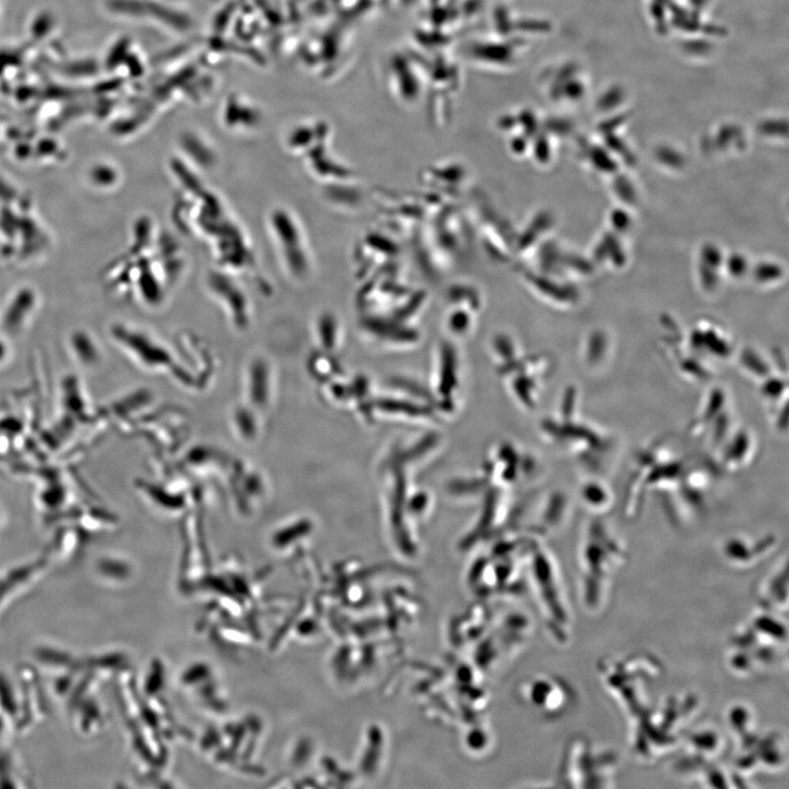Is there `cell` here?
<instances>
[{
  "label": "cell",
  "mask_w": 789,
  "mask_h": 789,
  "mask_svg": "<svg viewBox=\"0 0 789 789\" xmlns=\"http://www.w3.org/2000/svg\"><path fill=\"white\" fill-rule=\"evenodd\" d=\"M718 471L709 459L692 456L674 449L666 439L650 443L637 455L636 469L627 491L628 513H634L647 494L658 493L669 511L686 516L700 513Z\"/></svg>",
  "instance_id": "1"
},
{
  "label": "cell",
  "mask_w": 789,
  "mask_h": 789,
  "mask_svg": "<svg viewBox=\"0 0 789 789\" xmlns=\"http://www.w3.org/2000/svg\"><path fill=\"white\" fill-rule=\"evenodd\" d=\"M700 709L701 702L690 693L669 696L650 704L631 719L633 752L643 762L668 755L684 742Z\"/></svg>",
  "instance_id": "2"
},
{
  "label": "cell",
  "mask_w": 789,
  "mask_h": 789,
  "mask_svg": "<svg viewBox=\"0 0 789 789\" xmlns=\"http://www.w3.org/2000/svg\"><path fill=\"white\" fill-rule=\"evenodd\" d=\"M52 239L32 198L0 176V256L14 265L36 261Z\"/></svg>",
  "instance_id": "3"
},
{
  "label": "cell",
  "mask_w": 789,
  "mask_h": 789,
  "mask_svg": "<svg viewBox=\"0 0 789 789\" xmlns=\"http://www.w3.org/2000/svg\"><path fill=\"white\" fill-rule=\"evenodd\" d=\"M628 561L623 540L601 518L588 523L579 550L581 596L587 611L603 609Z\"/></svg>",
  "instance_id": "4"
},
{
  "label": "cell",
  "mask_w": 789,
  "mask_h": 789,
  "mask_svg": "<svg viewBox=\"0 0 789 789\" xmlns=\"http://www.w3.org/2000/svg\"><path fill=\"white\" fill-rule=\"evenodd\" d=\"M780 616L760 609L732 634L728 666L736 676L762 675L780 661L788 642L787 625Z\"/></svg>",
  "instance_id": "5"
},
{
  "label": "cell",
  "mask_w": 789,
  "mask_h": 789,
  "mask_svg": "<svg viewBox=\"0 0 789 789\" xmlns=\"http://www.w3.org/2000/svg\"><path fill=\"white\" fill-rule=\"evenodd\" d=\"M599 672L608 692L631 719L651 704V694L666 674L660 658L646 651L609 656Z\"/></svg>",
  "instance_id": "6"
},
{
  "label": "cell",
  "mask_w": 789,
  "mask_h": 789,
  "mask_svg": "<svg viewBox=\"0 0 789 789\" xmlns=\"http://www.w3.org/2000/svg\"><path fill=\"white\" fill-rule=\"evenodd\" d=\"M735 422L730 393L722 386L713 387L701 401L689 434L713 456L739 426Z\"/></svg>",
  "instance_id": "7"
},
{
  "label": "cell",
  "mask_w": 789,
  "mask_h": 789,
  "mask_svg": "<svg viewBox=\"0 0 789 789\" xmlns=\"http://www.w3.org/2000/svg\"><path fill=\"white\" fill-rule=\"evenodd\" d=\"M618 766L615 752L597 747L589 738L580 737L569 749L566 779L579 788H608L613 786Z\"/></svg>",
  "instance_id": "8"
},
{
  "label": "cell",
  "mask_w": 789,
  "mask_h": 789,
  "mask_svg": "<svg viewBox=\"0 0 789 789\" xmlns=\"http://www.w3.org/2000/svg\"><path fill=\"white\" fill-rule=\"evenodd\" d=\"M682 743V754L676 764V769L682 775L703 780L723 767L721 764L727 755L728 741L718 728L699 727L689 731Z\"/></svg>",
  "instance_id": "9"
},
{
  "label": "cell",
  "mask_w": 789,
  "mask_h": 789,
  "mask_svg": "<svg viewBox=\"0 0 789 789\" xmlns=\"http://www.w3.org/2000/svg\"><path fill=\"white\" fill-rule=\"evenodd\" d=\"M785 761L786 751L780 736L772 731L760 732L748 744L739 748L735 771L740 775L757 771H777Z\"/></svg>",
  "instance_id": "10"
},
{
  "label": "cell",
  "mask_w": 789,
  "mask_h": 789,
  "mask_svg": "<svg viewBox=\"0 0 789 789\" xmlns=\"http://www.w3.org/2000/svg\"><path fill=\"white\" fill-rule=\"evenodd\" d=\"M778 540L773 535L734 536L723 543L722 554L731 567L750 569L763 563L777 551Z\"/></svg>",
  "instance_id": "11"
},
{
  "label": "cell",
  "mask_w": 789,
  "mask_h": 789,
  "mask_svg": "<svg viewBox=\"0 0 789 789\" xmlns=\"http://www.w3.org/2000/svg\"><path fill=\"white\" fill-rule=\"evenodd\" d=\"M787 555L759 583L755 591L761 610L785 615L788 612Z\"/></svg>",
  "instance_id": "12"
},
{
  "label": "cell",
  "mask_w": 789,
  "mask_h": 789,
  "mask_svg": "<svg viewBox=\"0 0 789 789\" xmlns=\"http://www.w3.org/2000/svg\"><path fill=\"white\" fill-rule=\"evenodd\" d=\"M756 719L755 712L747 704L737 703L727 712V723L739 748L760 734Z\"/></svg>",
  "instance_id": "13"
},
{
  "label": "cell",
  "mask_w": 789,
  "mask_h": 789,
  "mask_svg": "<svg viewBox=\"0 0 789 789\" xmlns=\"http://www.w3.org/2000/svg\"><path fill=\"white\" fill-rule=\"evenodd\" d=\"M37 308V296L32 289H22L9 302L4 315L8 329H18L28 321Z\"/></svg>",
  "instance_id": "14"
},
{
  "label": "cell",
  "mask_w": 789,
  "mask_h": 789,
  "mask_svg": "<svg viewBox=\"0 0 789 789\" xmlns=\"http://www.w3.org/2000/svg\"><path fill=\"white\" fill-rule=\"evenodd\" d=\"M613 493L605 483L588 480L583 487V499L587 508L596 514L606 513L613 505Z\"/></svg>",
  "instance_id": "15"
},
{
  "label": "cell",
  "mask_w": 789,
  "mask_h": 789,
  "mask_svg": "<svg viewBox=\"0 0 789 789\" xmlns=\"http://www.w3.org/2000/svg\"><path fill=\"white\" fill-rule=\"evenodd\" d=\"M90 179L95 186L105 188L113 186L116 180V173L112 167L98 166L90 172Z\"/></svg>",
  "instance_id": "16"
},
{
  "label": "cell",
  "mask_w": 789,
  "mask_h": 789,
  "mask_svg": "<svg viewBox=\"0 0 789 789\" xmlns=\"http://www.w3.org/2000/svg\"><path fill=\"white\" fill-rule=\"evenodd\" d=\"M4 351H5V349H4L3 343H0V356H3Z\"/></svg>",
  "instance_id": "17"
}]
</instances>
